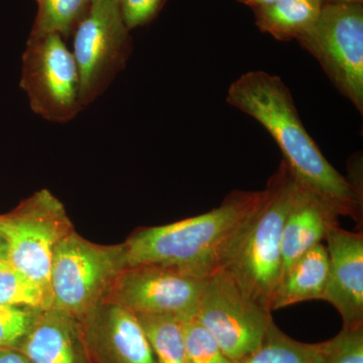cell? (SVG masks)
Here are the masks:
<instances>
[{"instance_id": "6da1fadb", "label": "cell", "mask_w": 363, "mask_h": 363, "mask_svg": "<svg viewBox=\"0 0 363 363\" xmlns=\"http://www.w3.org/2000/svg\"><path fill=\"white\" fill-rule=\"evenodd\" d=\"M227 104L262 124L296 180L340 216L362 223V194L324 157L306 130L292 94L278 76L252 71L234 81Z\"/></svg>"}, {"instance_id": "7a4b0ae2", "label": "cell", "mask_w": 363, "mask_h": 363, "mask_svg": "<svg viewBox=\"0 0 363 363\" xmlns=\"http://www.w3.org/2000/svg\"><path fill=\"white\" fill-rule=\"evenodd\" d=\"M262 198V191H233L206 213L138 229L123 243L126 267L162 264L199 279L223 271Z\"/></svg>"}, {"instance_id": "3957f363", "label": "cell", "mask_w": 363, "mask_h": 363, "mask_svg": "<svg viewBox=\"0 0 363 363\" xmlns=\"http://www.w3.org/2000/svg\"><path fill=\"white\" fill-rule=\"evenodd\" d=\"M298 190V181L286 162L262 190V198L225 272L248 297L272 311L281 279L284 225Z\"/></svg>"}, {"instance_id": "277c9868", "label": "cell", "mask_w": 363, "mask_h": 363, "mask_svg": "<svg viewBox=\"0 0 363 363\" xmlns=\"http://www.w3.org/2000/svg\"><path fill=\"white\" fill-rule=\"evenodd\" d=\"M125 267L123 245H95L72 231L55 248L50 309L83 321L104 304Z\"/></svg>"}, {"instance_id": "5b68a950", "label": "cell", "mask_w": 363, "mask_h": 363, "mask_svg": "<svg viewBox=\"0 0 363 363\" xmlns=\"http://www.w3.org/2000/svg\"><path fill=\"white\" fill-rule=\"evenodd\" d=\"M72 231L65 207L45 189L11 211L0 214V241L6 248V259L42 289L49 309L55 248Z\"/></svg>"}, {"instance_id": "8992f818", "label": "cell", "mask_w": 363, "mask_h": 363, "mask_svg": "<svg viewBox=\"0 0 363 363\" xmlns=\"http://www.w3.org/2000/svg\"><path fill=\"white\" fill-rule=\"evenodd\" d=\"M21 87L33 113L51 123H69L85 108L77 63L59 33L30 32Z\"/></svg>"}, {"instance_id": "52a82bcc", "label": "cell", "mask_w": 363, "mask_h": 363, "mask_svg": "<svg viewBox=\"0 0 363 363\" xmlns=\"http://www.w3.org/2000/svg\"><path fill=\"white\" fill-rule=\"evenodd\" d=\"M342 96L363 112V4H324L297 40Z\"/></svg>"}, {"instance_id": "ba28073f", "label": "cell", "mask_w": 363, "mask_h": 363, "mask_svg": "<svg viewBox=\"0 0 363 363\" xmlns=\"http://www.w3.org/2000/svg\"><path fill=\"white\" fill-rule=\"evenodd\" d=\"M73 52L84 107L108 89L133 51L119 0H92L74 30Z\"/></svg>"}, {"instance_id": "9c48e42d", "label": "cell", "mask_w": 363, "mask_h": 363, "mask_svg": "<svg viewBox=\"0 0 363 363\" xmlns=\"http://www.w3.org/2000/svg\"><path fill=\"white\" fill-rule=\"evenodd\" d=\"M194 317L236 363L259 347L274 323L272 312L248 297L225 272L206 279Z\"/></svg>"}, {"instance_id": "30bf717a", "label": "cell", "mask_w": 363, "mask_h": 363, "mask_svg": "<svg viewBox=\"0 0 363 363\" xmlns=\"http://www.w3.org/2000/svg\"><path fill=\"white\" fill-rule=\"evenodd\" d=\"M206 279L196 278L177 267L142 264L126 267L117 277L104 303L135 314L195 316Z\"/></svg>"}, {"instance_id": "8fae6325", "label": "cell", "mask_w": 363, "mask_h": 363, "mask_svg": "<svg viewBox=\"0 0 363 363\" xmlns=\"http://www.w3.org/2000/svg\"><path fill=\"white\" fill-rule=\"evenodd\" d=\"M83 320L92 363H157L142 324L135 313L104 303Z\"/></svg>"}, {"instance_id": "7c38bea8", "label": "cell", "mask_w": 363, "mask_h": 363, "mask_svg": "<svg viewBox=\"0 0 363 363\" xmlns=\"http://www.w3.org/2000/svg\"><path fill=\"white\" fill-rule=\"evenodd\" d=\"M325 240L328 252V281L324 301L342 318L343 326L363 325V234L334 224Z\"/></svg>"}, {"instance_id": "4fadbf2b", "label": "cell", "mask_w": 363, "mask_h": 363, "mask_svg": "<svg viewBox=\"0 0 363 363\" xmlns=\"http://www.w3.org/2000/svg\"><path fill=\"white\" fill-rule=\"evenodd\" d=\"M32 363H92L82 323L55 310H39L16 346Z\"/></svg>"}, {"instance_id": "5bb4252c", "label": "cell", "mask_w": 363, "mask_h": 363, "mask_svg": "<svg viewBox=\"0 0 363 363\" xmlns=\"http://www.w3.org/2000/svg\"><path fill=\"white\" fill-rule=\"evenodd\" d=\"M339 216L298 182L295 199L284 225L281 277L294 262L325 240Z\"/></svg>"}, {"instance_id": "9a60e30c", "label": "cell", "mask_w": 363, "mask_h": 363, "mask_svg": "<svg viewBox=\"0 0 363 363\" xmlns=\"http://www.w3.org/2000/svg\"><path fill=\"white\" fill-rule=\"evenodd\" d=\"M328 269V252L319 243L284 272L272 298V311L306 301L324 300Z\"/></svg>"}, {"instance_id": "2e32d148", "label": "cell", "mask_w": 363, "mask_h": 363, "mask_svg": "<svg viewBox=\"0 0 363 363\" xmlns=\"http://www.w3.org/2000/svg\"><path fill=\"white\" fill-rule=\"evenodd\" d=\"M322 6L320 0H278L253 9L255 25L276 40H298L316 21Z\"/></svg>"}, {"instance_id": "e0dca14e", "label": "cell", "mask_w": 363, "mask_h": 363, "mask_svg": "<svg viewBox=\"0 0 363 363\" xmlns=\"http://www.w3.org/2000/svg\"><path fill=\"white\" fill-rule=\"evenodd\" d=\"M136 316L145 330L157 363H189L180 318L154 314H136Z\"/></svg>"}, {"instance_id": "ac0fdd59", "label": "cell", "mask_w": 363, "mask_h": 363, "mask_svg": "<svg viewBox=\"0 0 363 363\" xmlns=\"http://www.w3.org/2000/svg\"><path fill=\"white\" fill-rule=\"evenodd\" d=\"M321 343H304L272 324L257 350L238 363H320Z\"/></svg>"}, {"instance_id": "d6986e66", "label": "cell", "mask_w": 363, "mask_h": 363, "mask_svg": "<svg viewBox=\"0 0 363 363\" xmlns=\"http://www.w3.org/2000/svg\"><path fill=\"white\" fill-rule=\"evenodd\" d=\"M92 0H37L32 32L56 33L64 39L73 35Z\"/></svg>"}, {"instance_id": "ffe728a7", "label": "cell", "mask_w": 363, "mask_h": 363, "mask_svg": "<svg viewBox=\"0 0 363 363\" xmlns=\"http://www.w3.org/2000/svg\"><path fill=\"white\" fill-rule=\"evenodd\" d=\"M0 305L49 310L42 289L9 260H0Z\"/></svg>"}, {"instance_id": "44dd1931", "label": "cell", "mask_w": 363, "mask_h": 363, "mask_svg": "<svg viewBox=\"0 0 363 363\" xmlns=\"http://www.w3.org/2000/svg\"><path fill=\"white\" fill-rule=\"evenodd\" d=\"M189 363H236L194 316L181 319Z\"/></svg>"}, {"instance_id": "7402d4cb", "label": "cell", "mask_w": 363, "mask_h": 363, "mask_svg": "<svg viewBox=\"0 0 363 363\" xmlns=\"http://www.w3.org/2000/svg\"><path fill=\"white\" fill-rule=\"evenodd\" d=\"M320 363H363V325L343 326L335 337L321 342Z\"/></svg>"}, {"instance_id": "603a6c76", "label": "cell", "mask_w": 363, "mask_h": 363, "mask_svg": "<svg viewBox=\"0 0 363 363\" xmlns=\"http://www.w3.org/2000/svg\"><path fill=\"white\" fill-rule=\"evenodd\" d=\"M39 310L0 305V348H16Z\"/></svg>"}, {"instance_id": "cb8c5ba5", "label": "cell", "mask_w": 363, "mask_h": 363, "mask_svg": "<svg viewBox=\"0 0 363 363\" xmlns=\"http://www.w3.org/2000/svg\"><path fill=\"white\" fill-rule=\"evenodd\" d=\"M168 0H119L121 13L130 30L150 25Z\"/></svg>"}, {"instance_id": "d4e9b609", "label": "cell", "mask_w": 363, "mask_h": 363, "mask_svg": "<svg viewBox=\"0 0 363 363\" xmlns=\"http://www.w3.org/2000/svg\"><path fill=\"white\" fill-rule=\"evenodd\" d=\"M0 363H32L16 348H0Z\"/></svg>"}, {"instance_id": "484cf974", "label": "cell", "mask_w": 363, "mask_h": 363, "mask_svg": "<svg viewBox=\"0 0 363 363\" xmlns=\"http://www.w3.org/2000/svg\"><path fill=\"white\" fill-rule=\"evenodd\" d=\"M240 4H245V6H247L252 7V9H255V7L264 6H267V4H274V2L278 1V0H238Z\"/></svg>"}, {"instance_id": "4316f807", "label": "cell", "mask_w": 363, "mask_h": 363, "mask_svg": "<svg viewBox=\"0 0 363 363\" xmlns=\"http://www.w3.org/2000/svg\"><path fill=\"white\" fill-rule=\"evenodd\" d=\"M322 4H363V0H320Z\"/></svg>"}, {"instance_id": "83f0119b", "label": "cell", "mask_w": 363, "mask_h": 363, "mask_svg": "<svg viewBox=\"0 0 363 363\" xmlns=\"http://www.w3.org/2000/svg\"><path fill=\"white\" fill-rule=\"evenodd\" d=\"M6 259V248H4V243L0 241V260Z\"/></svg>"}]
</instances>
